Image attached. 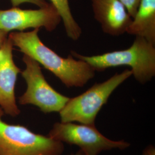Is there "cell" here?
Wrapping results in <instances>:
<instances>
[{"instance_id":"obj_16","label":"cell","mask_w":155,"mask_h":155,"mask_svg":"<svg viewBox=\"0 0 155 155\" xmlns=\"http://www.w3.org/2000/svg\"><path fill=\"white\" fill-rule=\"evenodd\" d=\"M69 155H86L83 153V152L81 150H79L78 152H77L75 153H73Z\"/></svg>"},{"instance_id":"obj_13","label":"cell","mask_w":155,"mask_h":155,"mask_svg":"<svg viewBox=\"0 0 155 155\" xmlns=\"http://www.w3.org/2000/svg\"><path fill=\"white\" fill-rule=\"evenodd\" d=\"M11 2L12 5L13 7H18L22 4L29 3L33 5H37L39 8L44 7L48 5L49 3H48L45 0H10Z\"/></svg>"},{"instance_id":"obj_8","label":"cell","mask_w":155,"mask_h":155,"mask_svg":"<svg viewBox=\"0 0 155 155\" xmlns=\"http://www.w3.org/2000/svg\"><path fill=\"white\" fill-rule=\"evenodd\" d=\"M13 45L9 37L0 49V109L10 116H18L20 110L17 105L15 86L20 69L13 59Z\"/></svg>"},{"instance_id":"obj_15","label":"cell","mask_w":155,"mask_h":155,"mask_svg":"<svg viewBox=\"0 0 155 155\" xmlns=\"http://www.w3.org/2000/svg\"><path fill=\"white\" fill-rule=\"evenodd\" d=\"M8 33L0 29V49L7 39Z\"/></svg>"},{"instance_id":"obj_11","label":"cell","mask_w":155,"mask_h":155,"mask_svg":"<svg viewBox=\"0 0 155 155\" xmlns=\"http://www.w3.org/2000/svg\"><path fill=\"white\" fill-rule=\"evenodd\" d=\"M61 17L67 36L74 41L80 38L82 31L72 15L68 0H50Z\"/></svg>"},{"instance_id":"obj_5","label":"cell","mask_w":155,"mask_h":155,"mask_svg":"<svg viewBox=\"0 0 155 155\" xmlns=\"http://www.w3.org/2000/svg\"><path fill=\"white\" fill-rule=\"evenodd\" d=\"M48 136L63 143L75 145L86 155H99L103 151L124 150L130 144L124 140L114 141L107 138L95 125L74 122H56Z\"/></svg>"},{"instance_id":"obj_12","label":"cell","mask_w":155,"mask_h":155,"mask_svg":"<svg viewBox=\"0 0 155 155\" xmlns=\"http://www.w3.org/2000/svg\"><path fill=\"white\" fill-rule=\"evenodd\" d=\"M126 7L129 15L133 18L137 11L141 0H120Z\"/></svg>"},{"instance_id":"obj_10","label":"cell","mask_w":155,"mask_h":155,"mask_svg":"<svg viewBox=\"0 0 155 155\" xmlns=\"http://www.w3.org/2000/svg\"><path fill=\"white\" fill-rule=\"evenodd\" d=\"M127 32L155 45V0H141Z\"/></svg>"},{"instance_id":"obj_4","label":"cell","mask_w":155,"mask_h":155,"mask_svg":"<svg viewBox=\"0 0 155 155\" xmlns=\"http://www.w3.org/2000/svg\"><path fill=\"white\" fill-rule=\"evenodd\" d=\"M0 109V155H61V142L34 133L20 125H12L2 119Z\"/></svg>"},{"instance_id":"obj_6","label":"cell","mask_w":155,"mask_h":155,"mask_svg":"<svg viewBox=\"0 0 155 155\" xmlns=\"http://www.w3.org/2000/svg\"><path fill=\"white\" fill-rule=\"evenodd\" d=\"M22 61L26 68L21 75L27 83V89L20 97L19 104L36 106L45 114L59 113L70 98L56 91L48 83L38 62L25 54Z\"/></svg>"},{"instance_id":"obj_3","label":"cell","mask_w":155,"mask_h":155,"mask_svg":"<svg viewBox=\"0 0 155 155\" xmlns=\"http://www.w3.org/2000/svg\"><path fill=\"white\" fill-rule=\"evenodd\" d=\"M131 76V70L126 69L103 82L94 84L82 94L70 98L59 112L61 122L95 125L96 117L111 95Z\"/></svg>"},{"instance_id":"obj_7","label":"cell","mask_w":155,"mask_h":155,"mask_svg":"<svg viewBox=\"0 0 155 155\" xmlns=\"http://www.w3.org/2000/svg\"><path fill=\"white\" fill-rule=\"evenodd\" d=\"M61 21L59 12L51 3L38 9H21L18 7L0 9V29L8 33L40 27L52 32Z\"/></svg>"},{"instance_id":"obj_14","label":"cell","mask_w":155,"mask_h":155,"mask_svg":"<svg viewBox=\"0 0 155 155\" xmlns=\"http://www.w3.org/2000/svg\"><path fill=\"white\" fill-rule=\"evenodd\" d=\"M142 155H155V148L153 145L147 146L143 152Z\"/></svg>"},{"instance_id":"obj_9","label":"cell","mask_w":155,"mask_h":155,"mask_svg":"<svg viewBox=\"0 0 155 155\" xmlns=\"http://www.w3.org/2000/svg\"><path fill=\"white\" fill-rule=\"evenodd\" d=\"M95 19L104 33L118 36L127 32L132 20L120 0H91Z\"/></svg>"},{"instance_id":"obj_1","label":"cell","mask_w":155,"mask_h":155,"mask_svg":"<svg viewBox=\"0 0 155 155\" xmlns=\"http://www.w3.org/2000/svg\"><path fill=\"white\" fill-rule=\"evenodd\" d=\"M39 29L29 32H15L8 35L13 45L24 54L32 58L54 74L67 87H82L95 75V71L86 62L59 55L41 41Z\"/></svg>"},{"instance_id":"obj_2","label":"cell","mask_w":155,"mask_h":155,"mask_svg":"<svg viewBox=\"0 0 155 155\" xmlns=\"http://www.w3.org/2000/svg\"><path fill=\"white\" fill-rule=\"evenodd\" d=\"M155 45L144 38L136 36L133 44L125 50L93 56L82 55L71 51V55L86 62L95 71L101 72L109 68L121 66L130 67L135 79L144 84L155 77Z\"/></svg>"}]
</instances>
